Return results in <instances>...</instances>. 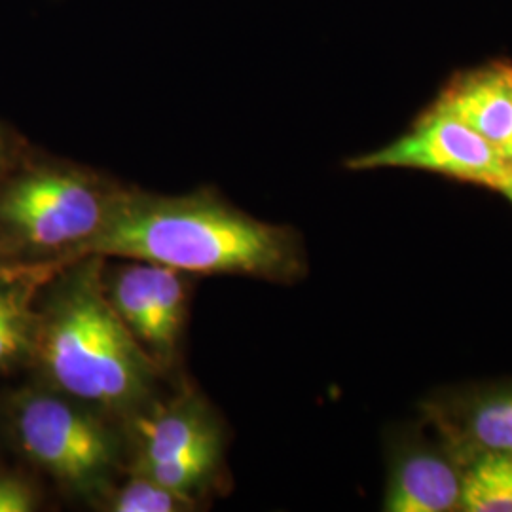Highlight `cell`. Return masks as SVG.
<instances>
[{
	"label": "cell",
	"mask_w": 512,
	"mask_h": 512,
	"mask_svg": "<svg viewBox=\"0 0 512 512\" xmlns=\"http://www.w3.org/2000/svg\"><path fill=\"white\" fill-rule=\"evenodd\" d=\"M90 255L277 283L296 281L306 270L296 232L243 213L209 188L184 196L124 188L105 228L82 251Z\"/></svg>",
	"instance_id": "cell-1"
},
{
	"label": "cell",
	"mask_w": 512,
	"mask_h": 512,
	"mask_svg": "<svg viewBox=\"0 0 512 512\" xmlns=\"http://www.w3.org/2000/svg\"><path fill=\"white\" fill-rule=\"evenodd\" d=\"M103 270L105 256H82L46 283L31 363L55 391L133 416L147 408L160 370L112 310Z\"/></svg>",
	"instance_id": "cell-2"
},
{
	"label": "cell",
	"mask_w": 512,
	"mask_h": 512,
	"mask_svg": "<svg viewBox=\"0 0 512 512\" xmlns=\"http://www.w3.org/2000/svg\"><path fill=\"white\" fill-rule=\"evenodd\" d=\"M126 186L35 152L0 175V251L25 264H69L107 224Z\"/></svg>",
	"instance_id": "cell-3"
},
{
	"label": "cell",
	"mask_w": 512,
	"mask_h": 512,
	"mask_svg": "<svg viewBox=\"0 0 512 512\" xmlns=\"http://www.w3.org/2000/svg\"><path fill=\"white\" fill-rule=\"evenodd\" d=\"M90 404L52 387L21 391L10 408L21 454L74 494L107 492L120 465V439Z\"/></svg>",
	"instance_id": "cell-4"
},
{
	"label": "cell",
	"mask_w": 512,
	"mask_h": 512,
	"mask_svg": "<svg viewBox=\"0 0 512 512\" xmlns=\"http://www.w3.org/2000/svg\"><path fill=\"white\" fill-rule=\"evenodd\" d=\"M349 171L420 169L497 190L509 167V158L435 103L421 112L399 139L385 147L353 156Z\"/></svg>",
	"instance_id": "cell-5"
},
{
	"label": "cell",
	"mask_w": 512,
	"mask_h": 512,
	"mask_svg": "<svg viewBox=\"0 0 512 512\" xmlns=\"http://www.w3.org/2000/svg\"><path fill=\"white\" fill-rule=\"evenodd\" d=\"M461 494L463 461L427 421L393 440L384 511H459Z\"/></svg>",
	"instance_id": "cell-6"
},
{
	"label": "cell",
	"mask_w": 512,
	"mask_h": 512,
	"mask_svg": "<svg viewBox=\"0 0 512 512\" xmlns=\"http://www.w3.org/2000/svg\"><path fill=\"white\" fill-rule=\"evenodd\" d=\"M421 412L461 461L480 452L512 454V380L440 391Z\"/></svg>",
	"instance_id": "cell-7"
},
{
	"label": "cell",
	"mask_w": 512,
	"mask_h": 512,
	"mask_svg": "<svg viewBox=\"0 0 512 512\" xmlns=\"http://www.w3.org/2000/svg\"><path fill=\"white\" fill-rule=\"evenodd\" d=\"M133 439V471H145L205 442L222 440V429L203 397L186 391L133 414Z\"/></svg>",
	"instance_id": "cell-8"
},
{
	"label": "cell",
	"mask_w": 512,
	"mask_h": 512,
	"mask_svg": "<svg viewBox=\"0 0 512 512\" xmlns=\"http://www.w3.org/2000/svg\"><path fill=\"white\" fill-rule=\"evenodd\" d=\"M435 105L505 154L512 143V63L490 61L454 74Z\"/></svg>",
	"instance_id": "cell-9"
},
{
	"label": "cell",
	"mask_w": 512,
	"mask_h": 512,
	"mask_svg": "<svg viewBox=\"0 0 512 512\" xmlns=\"http://www.w3.org/2000/svg\"><path fill=\"white\" fill-rule=\"evenodd\" d=\"M63 266L38 264L19 274L0 275V372L31 363L38 323V294Z\"/></svg>",
	"instance_id": "cell-10"
},
{
	"label": "cell",
	"mask_w": 512,
	"mask_h": 512,
	"mask_svg": "<svg viewBox=\"0 0 512 512\" xmlns=\"http://www.w3.org/2000/svg\"><path fill=\"white\" fill-rule=\"evenodd\" d=\"M459 511L512 512V454L480 452L463 461Z\"/></svg>",
	"instance_id": "cell-11"
},
{
	"label": "cell",
	"mask_w": 512,
	"mask_h": 512,
	"mask_svg": "<svg viewBox=\"0 0 512 512\" xmlns=\"http://www.w3.org/2000/svg\"><path fill=\"white\" fill-rule=\"evenodd\" d=\"M107 505L114 512H181L192 509L194 501L175 494L148 475L133 473L122 488L110 494Z\"/></svg>",
	"instance_id": "cell-12"
},
{
	"label": "cell",
	"mask_w": 512,
	"mask_h": 512,
	"mask_svg": "<svg viewBox=\"0 0 512 512\" xmlns=\"http://www.w3.org/2000/svg\"><path fill=\"white\" fill-rule=\"evenodd\" d=\"M33 486L21 476L0 473V512H29L37 509Z\"/></svg>",
	"instance_id": "cell-13"
},
{
	"label": "cell",
	"mask_w": 512,
	"mask_h": 512,
	"mask_svg": "<svg viewBox=\"0 0 512 512\" xmlns=\"http://www.w3.org/2000/svg\"><path fill=\"white\" fill-rule=\"evenodd\" d=\"M27 152L23 139L16 135L12 128L0 122V175L6 173L12 165L21 160Z\"/></svg>",
	"instance_id": "cell-14"
},
{
	"label": "cell",
	"mask_w": 512,
	"mask_h": 512,
	"mask_svg": "<svg viewBox=\"0 0 512 512\" xmlns=\"http://www.w3.org/2000/svg\"><path fill=\"white\" fill-rule=\"evenodd\" d=\"M35 266H38V264H25V262H16V260H12L10 256H6L4 253H2V251H0V275L27 272V270H31V268H35Z\"/></svg>",
	"instance_id": "cell-15"
},
{
	"label": "cell",
	"mask_w": 512,
	"mask_h": 512,
	"mask_svg": "<svg viewBox=\"0 0 512 512\" xmlns=\"http://www.w3.org/2000/svg\"><path fill=\"white\" fill-rule=\"evenodd\" d=\"M509 202L512 203V158H509V167H507V175L503 179L501 186L497 188Z\"/></svg>",
	"instance_id": "cell-16"
},
{
	"label": "cell",
	"mask_w": 512,
	"mask_h": 512,
	"mask_svg": "<svg viewBox=\"0 0 512 512\" xmlns=\"http://www.w3.org/2000/svg\"><path fill=\"white\" fill-rule=\"evenodd\" d=\"M505 156H507V158H512V143H511V147L507 148V150H505Z\"/></svg>",
	"instance_id": "cell-17"
}]
</instances>
